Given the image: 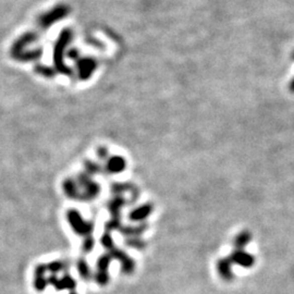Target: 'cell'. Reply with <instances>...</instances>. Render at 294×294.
<instances>
[{"label":"cell","mask_w":294,"mask_h":294,"mask_svg":"<svg viewBox=\"0 0 294 294\" xmlns=\"http://www.w3.org/2000/svg\"><path fill=\"white\" fill-rule=\"evenodd\" d=\"M229 258L231 259L233 264L238 265L242 268H251L255 264L254 255L247 253L244 250H234Z\"/></svg>","instance_id":"obj_1"},{"label":"cell","mask_w":294,"mask_h":294,"mask_svg":"<svg viewBox=\"0 0 294 294\" xmlns=\"http://www.w3.org/2000/svg\"><path fill=\"white\" fill-rule=\"evenodd\" d=\"M233 263L229 257H222L216 263V270H217L219 277L226 281H231L234 278L232 270Z\"/></svg>","instance_id":"obj_2"},{"label":"cell","mask_w":294,"mask_h":294,"mask_svg":"<svg viewBox=\"0 0 294 294\" xmlns=\"http://www.w3.org/2000/svg\"><path fill=\"white\" fill-rule=\"evenodd\" d=\"M113 256L117 258L121 263L122 271L127 274L132 273L135 269V261L131 258L129 255H127L124 252L119 250H114Z\"/></svg>","instance_id":"obj_3"},{"label":"cell","mask_w":294,"mask_h":294,"mask_svg":"<svg viewBox=\"0 0 294 294\" xmlns=\"http://www.w3.org/2000/svg\"><path fill=\"white\" fill-rule=\"evenodd\" d=\"M154 209L153 204H144L140 207H136L130 213L129 218L132 221H144L147 217H149Z\"/></svg>","instance_id":"obj_4"},{"label":"cell","mask_w":294,"mask_h":294,"mask_svg":"<svg viewBox=\"0 0 294 294\" xmlns=\"http://www.w3.org/2000/svg\"><path fill=\"white\" fill-rule=\"evenodd\" d=\"M252 240V234L248 230H243L235 235L233 239L234 250H244L245 246L250 243Z\"/></svg>","instance_id":"obj_5"},{"label":"cell","mask_w":294,"mask_h":294,"mask_svg":"<svg viewBox=\"0 0 294 294\" xmlns=\"http://www.w3.org/2000/svg\"><path fill=\"white\" fill-rule=\"evenodd\" d=\"M127 166V162L126 159L122 158V157L119 156H116L114 158H111L108 161V169L110 172H114V173H119L122 172L124 169H126Z\"/></svg>","instance_id":"obj_6"},{"label":"cell","mask_w":294,"mask_h":294,"mask_svg":"<svg viewBox=\"0 0 294 294\" xmlns=\"http://www.w3.org/2000/svg\"><path fill=\"white\" fill-rule=\"evenodd\" d=\"M146 228H147L146 224H142L139 227H134V228H124L123 233L133 235V237H139L140 234H142L144 231H145Z\"/></svg>","instance_id":"obj_7"},{"label":"cell","mask_w":294,"mask_h":294,"mask_svg":"<svg viewBox=\"0 0 294 294\" xmlns=\"http://www.w3.org/2000/svg\"><path fill=\"white\" fill-rule=\"evenodd\" d=\"M126 243L129 246L134 247L135 250H144V247H145V242H144L142 239H139V238L128 239L126 241Z\"/></svg>","instance_id":"obj_8"},{"label":"cell","mask_w":294,"mask_h":294,"mask_svg":"<svg viewBox=\"0 0 294 294\" xmlns=\"http://www.w3.org/2000/svg\"><path fill=\"white\" fill-rule=\"evenodd\" d=\"M292 58L294 59V52H293V55H292ZM289 88H290V90L292 91V93H294V78H293V80L290 82V84H289Z\"/></svg>","instance_id":"obj_9"}]
</instances>
